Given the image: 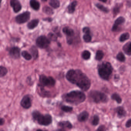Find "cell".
Segmentation results:
<instances>
[{
  "instance_id": "cell-15",
  "label": "cell",
  "mask_w": 131,
  "mask_h": 131,
  "mask_svg": "<svg viewBox=\"0 0 131 131\" xmlns=\"http://www.w3.org/2000/svg\"><path fill=\"white\" fill-rule=\"evenodd\" d=\"M123 50L126 54L128 56L131 55V42H129L123 46Z\"/></svg>"
},
{
  "instance_id": "cell-25",
  "label": "cell",
  "mask_w": 131,
  "mask_h": 131,
  "mask_svg": "<svg viewBox=\"0 0 131 131\" xmlns=\"http://www.w3.org/2000/svg\"><path fill=\"white\" fill-rule=\"evenodd\" d=\"M111 99L115 101L118 104H120L122 102V99L120 95L117 93H114L111 96Z\"/></svg>"
},
{
  "instance_id": "cell-41",
  "label": "cell",
  "mask_w": 131,
  "mask_h": 131,
  "mask_svg": "<svg viewBox=\"0 0 131 131\" xmlns=\"http://www.w3.org/2000/svg\"><path fill=\"white\" fill-rule=\"evenodd\" d=\"M44 20H48V21H49V22H51V21L52 20V19H51V18H48V19H44Z\"/></svg>"
},
{
  "instance_id": "cell-3",
  "label": "cell",
  "mask_w": 131,
  "mask_h": 131,
  "mask_svg": "<svg viewBox=\"0 0 131 131\" xmlns=\"http://www.w3.org/2000/svg\"><path fill=\"white\" fill-rule=\"evenodd\" d=\"M98 71L101 78L105 80H108L112 74L113 68L110 62L104 61L98 65Z\"/></svg>"
},
{
  "instance_id": "cell-9",
  "label": "cell",
  "mask_w": 131,
  "mask_h": 131,
  "mask_svg": "<svg viewBox=\"0 0 131 131\" xmlns=\"http://www.w3.org/2000/svg\"><path fill=\"white\" fill-rule=\"evenodd\" d=\"M63 32L67 37V43L69 45H71L73 42L72 37L74 35V30L68 27H65L63 29Z\"/></svg>"
},
{
  "instance_id": "cell-18",
  "label": "cell",
  "mask_w": 131,
  "mask_h": 131,
  "mask_svg": "<svg viewBox=\"0 0 131 131\" xmlns=\"http://www.w3.org/2000/svg\"><path fill=\"white\" fill-rule=\"evenodd\" d=\"M59 125L63 128H67L70 129L72 128V125L68 121H62V122H60L59 123Z\"/></svg>"
},
{
  "instance_id": "cell-8",
  "label": "cell",
  "mask_w": 131,
  "mask_h": 131,
  "mask_svg": "<svg viewBox=\"0 0 131 131\" xmlns=\"http://www.w3.org/2000/svg\"><path fill=\"white\" fill-rule=\"evenodd\" d=\"M31 13L29 12H25L17 15L16 17V21L17 24H22L27 22L30 18Z\"/></svg>"
},
{
  "instance_id": "cell-12",
  "label": "cell",
  "mask_w": 131,
  "mask_h": 131,
  "mask_svg": "<svg viewBox=\"0 0 131 131\" xmlns=\"http://www.w3.org/2000/svg\"><path fill=\"white\" fill-rule=\"evenodd\" d=\"M10 4L15 12H18L21 10V5L18 0H10Z\"/></svg>"
},
{
  "instance_id": "cell-10",
  "label": "cell",
  "mask_w": 131,
  "mask_h": 131,
  "mask_svg": "<svg viewBox=\"0 0 131 131\" xmlns=\"http://www.w3.org/2000/svg\"><path fill=\"white\" fill-rule=\"evenodd\" d=\"M21 104L24 108L25 109L30 108L32 105V100L30 96L28 95L24 96L22 99Z\"/></svg>"
},
{
  "instance_id": "cell-33",
  "label": "cell",
  "mask_w": 131,
  "mask_h": 131,
  "mask_svg": "<svg viewBox=\"0 0 131 131\" xmlns=\"http://www.w3.org/2000/svg\"><path fill=\"white\" fill-rule=\"evenodd\" d=\"M61 109L63 111L66 112H71L73 110V108L69 106H65V105L62 106V107Z\"/></svg>"
},
{
  "instance_id": "cell-43",
  "label": "cell",
  "mask_w": 131,
  "mask_h": 131,
  "mask_svg": "<svg viewBox=\"0 0 131 131\" xmlns=\"http://www.w3.org/2000/svg\"><path fill=\"white\" fill-rule=\"evenodd\" d=\"M56 131H65L63 129H58V130H57Z\"/></svg>"
},
{
  "instance_id": "cell-31",
  "label": "cell",
  "mask_w": 131,
  "mask_h": 131,
  "mask_svg": "<svg viewBox=\"0 0 131 131\" xmlns=\"http://www.w3.org/2000/svg\"><path fill=\"white\" fill-rule=\"evenodd\" d=\"M117 59L120 61L123 62L125 60V57L123 53L120 52L117 56Z\"/></svg>"
},
{
  "instance_id": "cell-19",
  "label": "cell",
  "mask_w": 131,
  "mask_h": 131,
  "mask_svg": "<svg viewBox=\"0 0 131 131\" xmlns=\"http://www.w3.org/2000/svg\"><path fill=\"white\" fill-rule=\"evenodd\" d=\"M77 4V2L74 1L72 2L68 6V12L69 13H72L74 12L76 7Z\"/></svg>"
},
{
  "instance_id": "cell-1",
  "label": "cell",
  "mask_w": 131,
  "mask_h": 131,
  "mask_svg": "<svg viewBox=\"0 0 131 131\" xmlns=\"http://www.w3.org/2000/svg\"><path fill=\"white\" fill-rule=\"evenodd\" d=\"M66 77L70 83L76 84L84 91H86L90 88V80L80 70H70L66 74Z\"/></svg>"
},
{
  "instance_id": "cell-28",
  "label": "cell",
  "mask_w": 131,
  "mask_h": 131,
  "mask_svg": "<svg viewBox=\"0 0 131 131\" xmlns=\"http://www.w3.org/2000/svg\"><path fill=\"white\" fill-rule=\"evenodd\" d=\"M43 11L46 14L49 15H52L53 13V11L50 7L46 6L43 8Z\"/></svg>"
},
{
  "instance_id": "cell-17",
  "label": "cell",
  "mask_w": 131,
  "mask_h": 131,
  "mask_svg": "<svg viewBox=\"0 0 131 131\" xmlns=\"http://www.w3.org/2000/svg\"><path fill=\"white\" fill-rule=\"evenodd\" d=\"M39 23L38 19H34L29 22L27 24V27L29 29H33L37 26Z\"/></svg>"
},
{
  "instance_id": "cell-7",
  "label": "cell",
  "mask_w": 131,
  "mask_h": 131,
  "mask_svg": "<svg viewBox=\"0 0 131 131\" xmlns=\"http://www.w3.org/2000/svg\"><path fill=\"white\" fill-rule=\"evenodd\" d=\"M37 46L41 49L47 48L49 46L50 41L45 36H41L37 38L36 40Z\"/></svg>"
},
{
  "instance_id": "cell-44",
  "label": "cell",
  "mask_w": 131,
  "mask_h": 131,
  "mask_svg": "<svg viewBox=\"0 0 131 131\" xmlns=\"http://www.w3.org/2000/svg\"><path fill=\"white\" fill-rule=\"evenodd\" d=\"M37 131H44V130H42V129H38L37 130Z\"/></svg>"
},
{
  "instance_id": "cell-32",
  "label": "cell",
  "mask_w": 131,
  "mask_h": 131,
  "mask_svg": "<svg viewBox=\"0 0 131 131\" xmlns=\"http://www.w3.org/2000/svg\"><path fill=\"white\" fill-rule=\"evenodd\" d=\"M96 6L98 9L100 10L101 11L104 12L108 13L109 12V10L108 9L105 7L104 6L101 5V4H96Z\"/></svg>"
},
{
  "instance_id": "cell-16",
  "label": "cell",
  "mask_w": 131,
  "mask_h": 131,
  "mask_svg": "<svg viewBox=\"0 0 131 131\" xmlns=\"http://www.w3.org/2000/svg\"><path fill=\"white\" fill-rule=\"evenodd\" d=\"M30 4L32 8L34 10H38L40 9V4L37 0H31Z\"/></svg>"
},
{
  "instance_id": "cell-24",
  "label": "cell",
  "mask_w": 131,
  "mask_h": 131,
  "mask_svg": "<svg viewBox=\"0 0 131 131\" xmlns=\"http://www.w3.org/2000/svg\"><path fill=\"white\" fill-rule=\"evenodd\" d=\"M21 55L22 57H23L25 59H26V60H28V61L31 60L32 58V56L30 53H28L26 51H24L22 52L21 53Z\"/></svg>"
},
{
  "instance_id": "cell-46",
  "label": "cell",
  "mask_w": 131,
  "mask_h": 131,
  "mask_svg": "<svg viewBox=\"0 0 131 131\" xmlns=\"http://www.w3.org/2000/svg\"></svg>"
},
{
  "instance_id": "cell-23",
  "label": "cell",
  "mask_w": 131,
  "mask_h": 131,
  "mask_svg": "<svg viewBox=\"0 0 131 131\" xmlns=\"http://www.w3.org/2000/svg\"><path fill=\"white\" fill-rule=\"evenodd\" d=\"M130 35L128 33H124L121 35L119 38V40L120 42H124L129 38Z\"/></svg>"
},
{
  "instance_id": "cell-27",
  "label": "cell",
  "mask_w": 131,
  "mask_h": 131,
  "mask_svg": "<svg viewBox=\"0 0 131 131\" xmlns=\"http://www.w3.org/2000/svg\"><path fill=\"white\" fill-rule=\"evenodd\" d=\"M82 56L85 60H88L90 58L91 53L87 50H85L82 53Z\"/></svg>"
},
{
  "instance_id": "cell-11",
  "label": "cell",
  "mask_w": 131,
  "mask_h": 131,
  "mask_svg": "<svg viewBox=\"0 0 131 131\" xmlns=\"http://www.w3.org/2000/svg\"><path fill=\"white\" fill-rule=\"evenodd\" d=\"M20 49L19 47L15 46L10 49L9 53L10 56L13 58L17 59L20 57Z\"/></svg>"
},
{
  "instance_id": "cell-34",
  "label": "cell",
  "mask_w": 131,
  "mask_h": 131,
  "mask_svg": "<svg viewBox=\"0 0 131 131\" xmlns=\"http://www.w3.org/2000/svg\"><path fill=\"white\" fill-rule=\"evenodd\" d=\"M99 118L98 116H95L93 117V119L92 121V123L93 125L96 126L99 123Z\"/></svg>"
},
{
  "instance_id": "cell-6",
  "label": "cell",
  "mask_w": 131,
  "mask_h": 131,
  "mask_svg": "<svg viewBox=\"0 0 131 131\" xmlns=\"http://www.w3.org/2000/svg\"><path fill=\"white\" fill-rule=\"evenodd\" d=\"M40 86L42 87H52L55 86V80L52 77L47 76L44 75H40L39 78Z\"/></svg>"
},
{
  "instance_id": "cell-2",
  "label": "cell",
  "mask_w": 131,
  "mask_h": 131,
  "mask_svg": "<svg viewBox=\"0 0 131 131\" xmlns=\"http://www.w3.org/2000/svg\"><path fill=\"white\" fill-rule=\"evenodd\" d=\"M63 99L66 102L74 105L82 103L85 100V95L81 91H74L64 95Z\"/></svg>"
},
{
  "instance_id": "cell-35",
  "label": "cell",
  "mask_w": 131,
  "mask_h": 131,
  "mask_svg": "<svg viewBox=\"0 0 131 131\" xmlns=\"http://www.w3.org/2000/svg\"><path fill=\"white\" fill-rule=\"evenodd\" d=\"M48 37L49 39L50 40L53 41H56L57 40V37L53 33H50L48 34Z\"/></svg>"
},
{
  "instance_id": "cell-40",
  "label": "cell",
  "mask_w": 131,
  "mask_h": 131,
  "mask_svg": "<svg viewBox=\"0 0 131 131\" xmlns=\"http://www.w3.org/2000/svg\"><path fill=\"white\" fill-rule=\"evenodd\" d=\"M4 123V119H1V120H0V124H1V125H2Z\"/></svg>"
},
{
  "instance_id": "cell-13",
  "label": "cell",
  "mask_w": 131,
  "mask_h": 131,
  "mask_svg": "<svg viewBox=\"0 0 131 131\" xmlns=\"http://www.w3.org/2000/svg\"><path fill=\"white\" fill-rule=\"evenodd\" d=\"M125 19L122 17H119L115 21V23L112 27V31H116L118 30L119 26L123 24L125 22Z\"/></svg>"
},
{
  "instance_id": "cell-5",
  "label": "cell",
  "mask_w": 131,
  "mask_h": 131,
  "mask_svg": "<svg viewBox=\"0 0 131 131\" xmlns=\"http://www.w3.org/2000/svg\"><path fill=\"white\" fill-rule=\"evenodd\" d=\"M89 95L91 99L95 103H106L108 101L107 96L104 93L98 91H92L90 93Z\"/></svg>"
},
{
  "instance_id": "cell-37",
  "label": "cell",
  "mask_w": 131,
  "mask_h": 131,
  "mask_svg": "<svg viewBox=\"0 0 131 131\" xmlns=\"http://www.w3.org/2000/svg\"><path fill=\"white\" fill-rule=\"evenodd\" d=\"M83 31L84 34H87V33H91L90 32V29L89 27H85L83 28Z\"/></svg>"
},
{
  "instance_id": "cell-22",
  "label": "cell",
  "mask_w": 131,
  "mask_h": 131,
  "mask_svg": "<svg viewBox=\"0 0 131 131\" xmlns=\"http://www.w3.org/2000/svg\"><path fill=\"white\" fill-rule=\"evenodd\" d=\"M30 52L34 59L38 58V51L37 48L35 46H32L30 50Z\"/></svg>"
},
{
  "instance_id": "cell-36",
  "label": "cell",
  "mask_w": 131,
  "mask_h": 131,
  "mask_svg": "<svg viewBox=\"0 0 131 131\" xmlns=\"http://www.w3.org/2000/svg\"><path fill=\"white\" fill-rule=\"evenodd\" d=\"M96 131H106V128L104 125H101L98 127Z\"/></svg>"
},
{
  "instance_id": "cell-45",
  "label": "cell",
  "mask_w": 131,
  "mask_h": 131,
  "mask_svg": "<svg viewBox=\"0 0 131 131\" xmlns=\"http://www.w3.org/2000/svg\"><path fill=\"white\" fill-rule=\"evenodd\" d=\"M42 2H46L47 1V0H41Z\"/></svg>"
},
{
  "instance_id": "cell-29",
  "label": "cell",
  "mask_w": 131,
  "mask_h": 131,
  "mask_svg": "<svg viewBox=\"0 0 131 131\" xmlns=\"http://www.w3.org/2000/svg\"><path fill=\"white\" fill-rule=\"evenodd\" d=\"M8 73L7 69L4 67L1 66L0 67V76L2 77L6 75Z\"/></svg>"
},
{
  "instance_id": "cell-30",
  "label": "cell",
  "mask_w": 131,
  "mask_h": 131,
  "mask_svg": "<svg viewBox=\"0 0 131 131\" xmlns=\"http://www.w3.org/2000/svg\"><path fill=\"white\" fill-rule=\"evenodd\" d=\"M83 38V39L84 41L86 43H89V42H90L92 40V36L91 35V33L85 34Z\"/></svg>"
},
{
  "instance_id": "cell-38",
  "label": "cell",
  "mask_w": 131,
  "mask_h": 131,
  "mask_svg": "<svg viewBox=\"0 0 131 131\" xmlns=\"http://www.w3.org/2000/svg\"><path fill=\"white\" fill-rule=\"evenodd\" d=\"M120 8L119 7H115L113 10V13L114 15H116L117 13L119 12Z\"/></svg>"
},
{
  "instance_id": "cell-21",
  "label": "cell",
  "mask_w": 131,
  "mask_h": 131,
  "mask_svg": "<svg viewBox=\"0 0 131 131\" xmlns=\"http://www.w3.org/2000/svg\"><path fill=\"white\" fill-rule=\"evenodd\" d=\"M49 5L54 9H57L60 6V3L59 0H50Z\"/></svg>"
},
{
  "instance_id": "cell-39",
  "label": "cell",
  "mask_w": 131,
  "mask_h": 131,
  "mask_svg": "<svg viewBox=\"0 0 131 131\" xmlns=\"http://www.w3.org/2000/svg\"><path fill=\"white\" fill-rule=\"evenodd\" d=\"M126 126L127 128H129L131 126V119H129L126 123Z\"/></svg>"
},
{
  "instance_id": "cell-42",
  "label": "cell",
  "mask_w": 131,
  "mask_h": 131,
  "mask_svg": "<svg viewBox=\"0 0 131 131\" xmlns=\"http://www.w3.org/2000/svg\"><path fill=\"white\" fill-rule=\"evenodd\" d=\"M100 1H101V2H103V3H105L107 2V0H99Z\"/></svg>"
},
{
  "instance_id": "cell-14",
  "label": "cell",
  "mask_w": 131,
  "mask_h": 131,
  "mask_svg": "<svg viewBox=\"0 0 131 131\" xmlns=\"http://www.w3.org/2000/svg\"><path fill=\"white\" fill-rule=\"evenodd\" d=\"M89 117V113L86 111H83L78 116V119L79 122H85L88 119Z\"/></svg>"
},
{
  "instance_id": "cell-4",
  "label": "cell",
  "mask_w": 131,
  "mask_h": 131,
  "mask_svg": "<svg viewBox=\"0 0 131 131\" xmlns=\"http://www.w3.org/2000/svg\"><path fill=\"white\" fill-rule=\"evenodd\" d=\"M33 118L42 125L47 126L52 123V117L49 114L43 115L39 111H35L32 113Z\"/></svg>"
},
{
  "instance_id": "cell-26",
  "label": "cell",
  "mask_w": 131,
  "mask_h": 131,
  "mask_svg": "<svg viewBox=\"0 0 131 131\" xmlns=\"http://www.w3.org/2000/svg\"><path fill=\"white\" fill-rule=\"evenodd\" d=\"M104 56V53L101 50H98L96 53L95 59L96 60L100 61L101 60Z\"/></svg>"
},
{
  "instance_id": "cell-20",
  "label": "cell",
  "mask_w": 131,
  "mask_h": 131,
  "mask_svg": "<svg viewBox=\"0 0 131 131\" xmlns=\"http://www.w3.org/2000/svg\"><path fill=\"white\" fill-rule=\"evenodd\" d=\"M116 110L118 117H119L122 118V117H123L125 116V111L122 107H119L117 108Z\"/></svg>"
}]
</instances>
